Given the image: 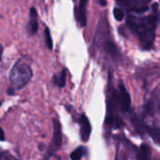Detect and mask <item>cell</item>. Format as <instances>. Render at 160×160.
Here are the masks:
<instances>
[{"label":"cell","instance_id":"cell-1","mask_svg":"<svg viewBox=\"0 0 160 160\" xmlns=\"http://www.w3.org/2000/svg\"><path fill=\"white\" fill-rule=\"evenodd\" d=\"M158 22V13H154L142 19L128 16L127 20L128 26L133 33L137 34L140 42L144 48H149L154 43Z\"/></svg>","mask_w":160,"mask_h":160},{"label":"cell","instance_id":"cell-5","mask_svg":"<svg viewBox=\"0 0 160 160\" xmlns=\"http://www.w3.org/2000/svg\"><path fill=\"white\" fill-rule=\"evenodd\" d=\"M79 125H80V129H81L82 141L86 142L90 138V135H91V132H92V127H91V124H90L87 116L84 113H82L80 116Z\"/></svg>","mask_w":160,"mask_h":160},{"label":"cell","instance_id":"cell-3","mask_svg":"<svg viewBox=\"0 0 160 160\" xmlns=\"http://www.w3.org/2000/svg\"><path fill=\"white\" fill-rule=\"evenodd\" d=\"M52 127H53V133H52V139L50 143L48 152L50 155H53L56 153L62 145V130H61V124L58 121V119L53 118L52 119Z\"/></svg>","mask_w":160,"mask_h":160},{"label":"cell","instance_id":"cell-9","mask_svg":"<svg viewBox=\"0 0 160 160\" xmlns=\"http://www.w3.org/2000/svg\"><path fill=\"white\" fill-rule=\"evenodd\" d=\"M66 78H67V70L63 69L59 75H55L53 77V83L54 85L63 88L66 85Z\"/></svg>","mask_w":160,"mask_h":160},{"label":"cell","instance_id":"cell-12","mask_svg":"<svg viewBox=\"0 0 160 160\" xmlns=\"http://www.w3.org/2000/svg\"><path fill=\"white\" fill-rule=\"evenodd\" d=\"M44 36H45V42H46V46L48 47V49H49V50H52V47H53L52 38V35H51L50 29H49L48 27H46V28H45Z\"/></svg>","mask_w":160,"mask_h":160},{"label":"cell","instance_id":"cell-7","mask_svg":"<svg viewBox=\"0 0 160 160\" xmlns=\"http://www.w3.org/2000/svg\"><path fill=\"white\" fill-rule=\"evenodd\" d=\"M37 10L35 8H31L30 9V21L27 26L28 32L31 36H34L37 34L38 30V21H37Z\"/></svg>","mask_w":160,"mask_h":160},{"label":"cell","instance_id":"cell-13","mask_svg":"<svg viewBox=\"0 0 160 160\" xmlns=\"http://www.w3.org/2000/svg\"><path fill=\"white\" fill-rule=\"evenodd\" d=\"M113 16H114L115 20H117L118 22H121L125 18V12H124L123 9H121L119 8H114V9H113Z\"/></svg>","mask_w":160,"mask_h":160},{"label":"cell","instance_id":"cell-8","mask_svg":"<svg viewBox=\"0 0 160 160\" xmlns=\"http://www.w3.org/2000/svg\"><path fill=\"white\" fill-rule=\"evenodd\" d=\"M151 156H152V153H151L150 147L147 144H145V143L142 144L141 147L139 148L137 158L141 160H147L151 158Z\"/></svg>","mask_w":160,"mask_h":160},{"label":"cell","instance_id":"cell-15","mask_svg":"<svg viewBox=\"0 0 160 160\" xmlns=\"http://www.w3.org/2000/svg\"><path fill=\"white\" fill-rule=\"evenodd\" d=\"M152 9L154 10V13H158V3H154L153 6H152Z\"/></svg>","mask_w":160,"mask_h":160},{"label":"cell","instance_id":"cell-19","mask_svg":"<svg viewBox=\"0 0 160 160\" xmlns=\"http://www.w3.org/2000/svg\"><path fill=\"white\" fill-rule=\"evenodd\" d=\"M0 19H1V15H0Z\"/></svg>","mask_w":160,"mask_h":160},{"label":"cell","instance_id":"cell-6","mask_svg":"<svg viewBox=\"0 0 160 160\" xmlns=\"http://www.w3.org/2000/svg\"><path fill=\"white\" fill-rule=\"evenodd\" d=\"M87 3L88 0H79V6L76 10V19L82 27L86 26L87 23V12H86Z\"/></svg>","mask_w":160,"mask_h":160},{"label":"cell","instance_id":"cell-4","mask_svg":"<svg viewBox=\"0 0 160 160\" xmlns=\"http://www.w3.org/2000/svg\"><path fill=\"white\" fill-rule=\"evenodd\" d=\"M118 89H119V93L117 95H118V103H119L120 109L124 113H128L130 112V106H131L130 95L128 92L122 81H119Z\"/></svg>","mask_w":160,"mask_h":160},{"label":"cell","instance_id":"cell-10","mask_svg":"<svg viewBox=\"0 0 160 160\" xmlns=\"http://www.w3.org/2000/svg\"><path fill=\"white\" fill-rule=\"evenodd\" d=\"M145 130L149 133V135L152 137V139L155 141L156 143H159V138H160V133L158 128L156 127H147L145 126Z\"/></svg>","mask_w":160,"mask_h":160},{"label":"cell","instance_id":"cell-17","mask_svg":"<svg viewBox=\"0 0 160 160\" xmlns=\"http://www.w3.org/2000/svg\"><path fill=\"white\" fill-rule=\"evenodd\" d=\"M2 54H3V46H2V45L0 44V60H1Z\"/></svg>","mask_w":160,"mask_h":160},{"label":"cell","instance_id":"cell-16","mask_svg":"<svg viewBox=\"0 0 160 160\" xmlns=\"http://www.w3.org/2000/svg\"><path fill=\"white\" fill-rule=\"evenodd\" d=\"M6 139H5V133L3 131V129L0 128V142H4Z\"/></svg>","mask_w":160,"mask_h":160},{"label":"cell","instance_id":"cell-2","mask_svg":"<svg viewBox=\"0 0 160 160\" xmlns=\"http://www.w3.org/2000/svg\"><path fill=\"white\" fill-rule=\"evenodd\" d=\"M33 71L30 65L23 59H19L9 72V82L13 90L22 89L31 81Z\"/></svg>","mask_w":160,"mask_h":160},{"label":"cell","instance_id":"cell-14","mask_svg":"<svg viewBox=\"0 0 160 160\" xmlns=\"http://www.w3.org/2000/svg\"><path fill=\"white\" fill-rule=\"evenodd\" d=\"M13 157L10 156L8 153L7 152H0V160H7V159H12Z\"/></svg>","mask_w":160,"mask_h":160},{"label":"cell","instance_id":"cell-18","mask_svg":"<svg viewBox=\"0 0 160 160\" xmlns=\"http://www.w3.org/2000/svg\"><path fill=\"white\" fill-rule=\"evenodd\" d=\"M1 105H2V102L0 101V107H1Z\"/></svg>","mask_w":160,"mask_h":160},{"label":"cell","instance_id":"cell-11","mask_svg":"<svg viewBox=\"0 0 160 160\" xmlns=\"http://www.w3.org/2000/svg\"><path fill=\"white\" fill-rule=\"evenodd\" d=\"M85 152H86V149L83 146L78 147L77 149H75L70 154V158L72 160H80L83 157V155L85 154Z\"/></svg>","mask_w":160,"mask_h":160}]
</instances>
